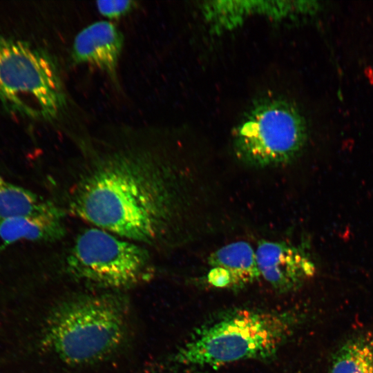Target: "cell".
Wrapping results in <instances>:
<instances>
[{
    "label": "cell",
    "mask_w": 373,
    "mask_h": 373,
    "mask_svg": "<svg viewBox=\"0 0 373 373\" xmlns=\"http://www.w3.org/2000/svg\"><path fill=\"white\" fill-rule=\"evenodd\" d=\"M80 142L83 161L68 188V211L94 227L146 247L170 243L187 207L176 165L152 131Z\"/></svg>",
    "instance_id": "obj_1"
},
{
    "label": "cell",
    "mask_w": 373,
    "mask_h": 373,
    "mask_svg": "<svg viewBox=\"0 0 373 373\" xmlns=\"http://www.w3.org/2000/svg\"><path fill=\"white\" fill-rule=\"evenodd\" d=\"M298 321L291 309H233L198 327L166 365L173 373H204L238 361L269 359Z\"/></svg>",
    "instance_id": "obj_2"
},
{
    "label": "cell",
    "mask_w": 373,
    "mask_h": 373,
    "mask_svg": "<svg viewBox=\"0 0 373 373\" xmlns=\"http://www.w3.org/2000/svg\"><path fill=\"white\" fill-rule=\"evenodd\" d=\"M128 323L124 298L118 294L84 295L61 303L51 316L47 342L70 365L95 363L124 343Z\"/></svg>",
    "instance_id": "obj_3"
},
{
    "label": "cell",
    "mask_w": 373,
    "mask_h": 373,
    "mask_svg": "<svg viewBox=\"0 0 373 373\" xmlns=\"http://www.w3.org/2000/svg\"><path fill=\"white\" fill-rule=\"evenodd\" d=\"M0 105L25 119L52 122L67 105L53 57L30 42L0 34Z\"/></svg>",
    "instance_id": "obj_4"
},
{
    "label": "cell",
    "mask_w": 373,
    "mask_h": 373,
    "mask_svg": "<svg viewBox=\"0 0 373 373\" xmlns=\"http://www.w3.org/2000/svg\"><path fill=\"white\" fill-rule=\"evenodd\" d=\"M308 139L306 119L298 108L279 97L253 104L232 133L237 159L247 166L265 169L295 160Z\"/></svg>",
    "instance_id": "obj_5"
},
{
    "label": "cell",
    "mask_w": 373,
    "mask_h": 373,
    "mask_svg": "<svg viewBox=\"0 0 373 373\" xmlns=\"http://www.w3.org/2000/svg\"><path fill=\"white\" fill-rule=\"evenodd\" d=\"M66 264L75 278L112 289L146 282L154 272L145 246L95 227L77 236Z\"/></svg>",
    "instance_id": "obj_6"
},
{
    "label": "cell",
    "mask_w": 373,
    "mask_h": 373,
    "mask_svg": "<svg viewBox=\"0 0 373 373\" xmlns=\"http://www.w3.org/2000/svg\"><path fill=\"white\" fill-rule=\"evenodd\" d=\"M256 255L260 276L280 293L300 287L315 271L309 255L301 247L285 242L262 240Z\"/></svg>",
    "instance_id": "obj_7"
},
{
    "label": "cell",
    "mask_w": 373,
    "mask_h": 373,
    "mask_svg": "<svg viewBox=\"0 0 373 373\" xmlns=\"http://www.w3.org/2000/svg\"><path fill=\"white\" fill-rule=\"evenodd\" d=\"M124 46V36L107 21L94 22L75 37L71 58L75 64L94 66L118 84V67Z\"/></svg>",
    "instance_id": "obj_8"
},
{
    "label": "cell",
    "mask_w": 373,
    "mask_h": 373,
    "mask_svg": "<svg viewBox=\"0 0 373 373\" xmlns=\"http://www.w3.org/2000/svg\"><path fill=\"white\" fill-rule=\"evenodd\" d=\"M64 212L56 211L0 220V238L6 245L19 240L54 241L64 237Z\"/></svg>",
    "instance_id": "obj_9"
},
{
    "label": "cell",
    "mask_w": 373,
    "mask_h": 373,
    "mask_svg": "<svg viewBox=\"0 0 373 373\" xmlns=\"http://www.w3.org/2000/svg\"><path fill=\"white\" fill-rule=\"evenodd\" d=\"M208 262L211 267L226 270L235 289L251 284L260 277L256 251L245 241L231 242L219 248L209 256Z\"/></svg>",
    "instance_id": "obj_10"
},
{
    "label": "cell",
    "mask_w": 373,
    "mask_h": 373,
    "mask_svg": "<svg viewBox=\"0 0 373 373\" xmlns=\"http://www.w3.org/2000/svg\"><path fill=\"white\" fill-rule=\"evenodd\" d=\"M59 208L35 193L0 177V220L56 211Z\"/></svg>",
    "instance_id": "obj_11"
},
{
    "label": "cell",
    "mask_w": 373,
    "mask_h": 373,
    "mask_svg": "<svg viewBox=\"0 0 373 373\" xmlns=\"http://www.w3.org/2000/svg\"><path fill=\"white\" fill-rule=\"evenodd\" d=\"M329 373H373V343L364 337L345 342L335 352Z\"/></svg>",
    "instance_id": "obj_12"
},
{
    "label": "cell",
    "mask_w": 373,
    "mask_h": 373,
    "mask_svg": "<svg viewBox=\"0 0 373 373\" xmlns=\"http://www.w3.org/2000/svg\"><path fill=\"white\" fill-rule=\"evenodd\" d=\"M136 6L134 1H99L96 2L98 12L108 19H118L130 11Z\"/></svg>",
    "instance_id": "obj_13"
},
{
    "label": "cell",
    "mask_w": 373,
    "mask_h": 373,
    "mask_svg": "<svg viewBox=\"0 0 373 373\" xmlns=\"http://www.w3.org/2000/svg\"><path fill=\"white\" fill-rule=\"evenodd\" d=\"M207 280L214 287L233 288L229 274L220 267H211L207 274Z\"/></svg>",
    "instance_id": "obj_14"
}]
</instances>
